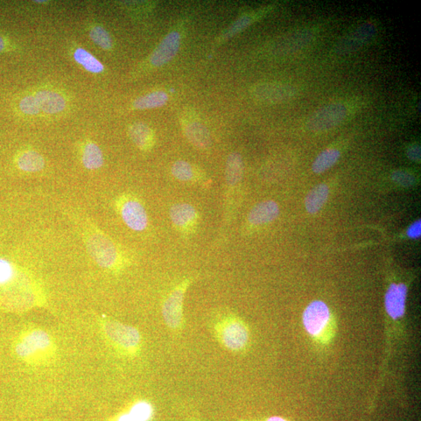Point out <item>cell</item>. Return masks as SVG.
Listing matches in <instances>:
<instances>
[{"label":"cell","instance_id":"23","mask_svg":"<svg viewBox=\"0 0 421 421\" xmlns=\"http://www.w3.org/2000/svg\"><path fill=\"white\" fill-rule=\"evenodd\" d=\"M340 158V151L329 149L322 152L316 158L312 165V171L315 173H322L333 167Z\"/></svg>","mask_w":421,"mask_h":421},{"label":"cell","instance_id":"6","mask_svg":"<svg viewBox=\"0 0 421 421\" xmlns=\"http://www.w3.org/2000/svg\"><path fill=\"white\" fill-rule=\"evenodd\" d=\"M191 280L185 279L171 293L163 306V315L166 325L172 329H179L182 321V305Z\"/></svg>","mask_w":421,"mask_h":421},{"label":"cell","instance_id":"1","mask_svg":"<svg viewBox=\"0 0 421 421\" xmlns=\"http://www.w3.org/2000/svg\"><path fill=\"white\" fill-rule=\"evenodd\" d=\"M303 323L306 332L314 341L327 344L332 340L335 325L331 312L325 302H312L303 314Z\"/></svg>","mask_w":421,"mask_h":421},{"label":"cell","instance_id":"12","mask_svg":"<svg viewBox=\"0 0 421 421\" xmlns=\"http://www.w3.org/2000/svg\"><path fill=\"white\" fill-rule=\"evenodd\" d=\"M407 286L403 283H392L385 293V306L393 321L403 318L406 312Z\"/></svg>","mask_w":421,"mask_h":421},{"label":"cell","instance_id":"29","mask_svg":"<svg viewBox=\"0 0 421 421\" xmlns=\"http://www.w3.org/2000/svg\"><path fill=\"white\" fill-rule=\"evenodd\" d=\"M392 178L396 184L405 187H411L415 182V178L413 177V175L403 171L393 172Z\"/></svg>","mask_w":421,"mask_h":421},{"label":"cell","instance_id":"4","mask_svg":"<svg viewBox=\"0 0 421 421\" xmlns=\"http://www.w3.org/2000/svg\"><path fill=\"white\" fill-rule=\"evenodd\" d=\"M347 115V109L342 103H331L316 111L308 119L307 128L314 133L332 130L340 125Z\"/></svg>","mask_w":421,"mask_h":421},{"label":"cell","instance_id":"3","mask_svg":"<svg viewBox=\"0 0 421 421\" xmlns=\"http://www.w3.org/2000/svg\"><path fill=\"white\" fill-rule=\"evenodd\" d=\"M52 349L53 342L47 333L42 330H32L20 337L15 351L20 359L36 361L51 354Z\"/></svg>","mask_w":421,"mask_h":421},{"label":"cell","instance_id":"16","mask_svg":"<svg viewBox=\"0 0 421 421\" xmlns=\"http://www.w3.org/2000/svg\"><path fill=\"white\" fill-rule=\"evenodd\" d=\"M185 133L189 142L199 149L206 150L212 145V138L208 129L200 123L194 122L187 124Z\"/></svg>","mask_w":421,"mask_h":421},{"label":"cell","instance_id":"28","mask_svg":"<svg viewBox=\"0 0 421 421\" xmlns=\"http://www.w3.org/2000/svg\"><path fill=\"white\" fill-rule=\"evenodd\" d=\"M20 109L27 115H36L40 112V105L35 95H28L20 102Z\"/></svg>","mask_w":421,"mask_h":421},{"label":"cell","instance_id":"5","mask_svg":"<svg viewBox=\"0 0 421 421\" xmlns=\"http://www.w3.org/2000/svg\"><path fill=\"white\" fill-rule=\"evenodd\" d=\"M218 336L225 347L239 352L248 347L250 335L247 326L240 319L229 318L218 328Z\"/></svg>","mask_w":421,"mask_h":421},{"label":"cell","instance_id":"19","mask_svg":"<svg viewBox=\"0 0 421 421\" xmlns=\"http://www.w3.org/2000/svg\"><path fill=\"white\" fill-rule=\"evenodd\" d=\"M329 189L326 185L314 187L307 195L305 207L309 213L315 214L326 205L328 200Z\"/></svg>","mask_w":421,"mask_h":421},{"label":"cell","instance_id":"8","mask_svg":"<svg viewBox=\"0 0 421 421\" xmlns=\"http://www.w3.org/2000/svg\"><path fill=\"white\" fill-rule=\"evenodd\" d=\"M104 332L119 347L133 352L139 347L140 335L135 328L116 321H108L104 324Z\"/></svg>","mask_w":421,"mask_h":421},{"label":"cell","instance_id":"31","mask_svg":"<svg viewBox=\"0 0 421 421\" xmlns=\"http://www.w3.org/2000/svg\"><path fill=\"white\" fill-rule=\"evenodd\" d=\"M251 23V18L248 16H243L236 21V22L230 27L229 31L227 33L228 37L233 36L235 34L241 32L244 28L248 27Z\"/></svg>","mask_w":421,"mask_h":421},{"label":"cell","instance_id":"18","mask_svg":"<svg viewBox=\"0 0 421 421\" xmlns=\"http://www.w3.org/2000/svg\"><path fill=\"white\" fill-rule=\"evenodd\" d=\"M130 138L140 149L147 151L154 145V135L152 130L144 123H135L129 130Z\"/></svg>","mask_w":421,"mask_h":421},{"label":"cell","instance_id":"10","mask_svg":"<svg viewBox=\"0 0 421 421\" xmlns=\"http://www.w3.org/2000/svg\"><path fill=\"white\" fill-rule=\"evenodd\" d=\"M376 32L377 28L372 23H364L357 27L354 31L339 41L335 47L336 53L344 55L357 51L374 38Z\"/></svg>","mask_w":421,"mask_h":421},{"label":"cell","instance_id":"22","mask_svg":"<svg viewBox=\"0 0 421 421\" xmlns=\"http://www.w3.org/2000/svg\"><path fill=\"white\" fill-rule=\"evenodd\" d=\"M168 95L164 91H154V93L138 98L133 102V107L137 109L161 107L168 102Z\"/></svg>","mask_w":421,"mask_h":421},{"label":"cell","instance_id":"13","mask_svg":"<svg viewBox=\"0 0 421 421\" xmlns=\"http://www.w3.org/2000/svg\"><path fill=\"white\" fill-rule=\"evenodd\" d=\"M180 46V34L172 32L161 41L151 55L150 61L153 66L161 67L175 58Z\"/></svg>","mask_w":421,"mask_h":421},{"label":"cell","instance_id":"32","mask_svg":"<svg viewBox=\"0 0 421 421\" xmlns=\"http://www.w3.org/2000/svg\"><path fill=\"white\" fill-rule=\"evenodd\" d=\"M407 157L411 161H420L421 156L420 147L417 145H411L406 152Z\"/></svg>","mask_w":421,"mask_h":421},{"label":"cell","instance_id":"15","mask_svg":"<svg viewBox=\"0 0 421 421\" xmlns=\"http://www.w3.org/2000/svg\"><path fill=\"white\" fill-rule=\"evenodd\" d=\"M39 102L41 110L46 114H58L66 107V101L58 93L52 91H40L35 94Z\"/></svg>","mask_w":421,"mask_h":421},{"label":"cell","instance_id":"35","mask_svg":"<svg viewBox=\"0 0 421 421\" xmlns=\"http://www.w3.org/2000/svg\"><path fill=\"white\" fill-rule=\"evenodd\" d=\"M5 47V42L4 39L0 36V52H2Z\"/></svg>","mask_w":421,"mask_h":421},{"label":"cell","instance_id":"17","mask_svg":"<svg viewBox=\"0 0 421 421\" xmlns=\"http://www.w3.org/2000/svg\"><path fill=\"white\" fill-rule=\"evenodd\" d=\"M243 161L240 154L233 152L229 154L226 164V181L229 188L235 187L243 179Z\"/></svg>","mask_w":421,"mask_h":421},{"label":"cell","instance_id":"26","mask_svg":"<svg viewBox=\"0 0 421 421\" xmlns=\"http://www.w3.org/2000/svg\"><path fill=\"white\" fill-rule=\"evenodd\" d=\"M173 177L182 182H192L196 180V173L192 164L184 160H179L171 168Z\"/></svg>","mask_w":421,"mask_h":421},{"label":"cell","instance_id":"27","mask_svg":"<svg viewBox=\"0 0 421 421\" xmlns=\"http://www.w3.org/2000/svg\"><path fill=\"white\" fill-rule=\"evenodd\" d=\"M90 38L95 44L105 51H109L112 46V41L109 34L100 26L94 27L90 32Z\"/></svg>","mask_w":421,"mask_h":421},{"label":"cell","instance_id":"24","mask_svg":"<svg viewBox=\"0 0 421 421\" xmlns=\"http://www.w3.org/2000/svg\"><path fill=\"white\" fill-rule=\"evenodd\" d=\"M74 58L76 62H79L88 72L100 74L104 70L102 63L86 51V49L81 48H76L74 54Z\"/></svg>","mask_w":421,"mask_h":421},{"label":"cell","instance_id":"36","mask_svg":"<svg viewBox=\"0 0 421 421\" xmlns=\"http://www.w3.org/2000/svg\"><path fill=\"white\" fill-rule=\"evenodd\" d=\"M35 3H39V4H42V3H46V1H44V0H39V1H34Z\"/></svg>","mask_w":421,"mask_h":421},{"label":"cell","instance_id":"11","mask_svg":"<svg viewBox=\"0 0 421 421\" xmlns=\"http://www.w3.org/2000/svg\"><path fill=\"white\" fill-rule=\"evenodd\" d=\"M170 217L174 227L181 234H191L198 227V210L188 203H175L170 210Z\"/></svg>","mask_w":421,"mask_h":421},{"label":"cell","instance_id":"9","mask_svg":"<svg viewBox=\"0 0 421 421\" xmlns=\"http://www.w3.org/2000/svg\"><path fill=\"white\" fill-rule=\"evenodd\" d=\"M251 93L258 102L276 104L292 100L296 95V90L289 84L268 82L258 84Z\"/></svg>","mask_w":421,"mask_h":421},{"label":"cell","instance_id":"21","mask_svg":"<svg viewBox=\"0 0 421 421\" xmlns=\"http://www.w3.org/2000/svg\"><path fill=\"white\" fill-rule=\"evenodd\" d=\"M82 161L88 170L101 168L104 164V156L100 147L93 142L87 143L83 147Z\"/></svg>","mask_w":421,"mask_h":421},{"label":"cell","instance_id":"25","mask_svg":"<svg viewBox=\"0 0 421 421\" xmlns=\"http://www.w3.org/2000/svg\"><path fill=\"white\" fill-rule=\"evenodd\" d=\"M152 413V406L145 402H140L133 406L129 413L119 417L118 421H147Z\"/></svg>","mask_w":421,"mask_h":421},{"label":"cell","instance_id":"33","mask_svg":"<svg viewBox=\"0 0 421 421\" xmlns=\"http://www.w3.org/2000/svg\"><path fill=\"white\" fill-rule=\"evenodd\" d=\"M421 234V222L420 220L417 221L411 225L408 230H407V236L411 239H417Z\"/></svg>","mask_w":421,"mask_h":421},{"label":"cell","instance_id":"30","mask_svg":"<svg viewBox=\"0 0 421 421\" xmlns=\"http://www.w3.org/2000/svg\"><path fill=\"white\" fill-rule=\"evenodd\" d=\"M14 276V271L11 265L0 259V285H5L9 283Z\"/></svg>","mask_w":421,"mask_h":421},{"label":"cell","instance_id":"14","mask_svg":"<svg viewBox=\"0 0 421 421\" xmlns=\"http://www.w3.org/2000/svg\"><path fill=\"white\" fill-rule=\"evenodd\" d=\"M279 207L276 201L269 200L258 203L250 210L248 222L251 226H264L275 221L279 215Z\"/></svg>","mask_w":421,"mask_h":421},{"label":"cell","instance_id":"2","mask_svg":"<svg viewBox=\"0 0 421 421\" xmlns=\"http://www.w3.org/2000/svg\"><path fill=\"white\" fill-rule=\"evenodd\" d=\"M87 249L102 268L114 270L121 264V257L114 242L101 232H93L86 238Z\"/></svg>","mask_w":421,"mask_h":421},{"label":"cell","instance_id":"20","mask_svg":"<svg viewBox=\"0 0 421 421\" xmlns=\"http://www.w3.org/2000/svg\"><path fill=\"white\" fill-rule=\"evenodd\" d=\"M17 163L20 171L35 173L44 168L45 160L39 152L30 150L20 154Z\"/></svg>","mask_w":421,"mask_h":421},{"label":"cell","instance_id":"34","mask_svg":"<svg viewBox=\"0 0 421 421\" xmlns=\"http://www.w3.org/2000/svg\"><path fill=\"white\" fill-rule=\"evenodd\" d=\"M267 421H287V420H284L282 417H270L269 419L267 420Z\"/></svg>","mask_w":421,"mask_h":421},{"label":"cell","instance_id":"7","mask_svg":"<svg viewBox=\"0 0 421 421\" xmlns=\"http://www.w3.org/2000/svg\"><path fill=\"white\" fill-rule=\"evenodd\" d=\"M118 209L124 223L131 229L144 231L149 224V217L143 203L133 196H124L119 202Z\"/></svg>","mask_w":421,"mask_h":421}]
</instances>
